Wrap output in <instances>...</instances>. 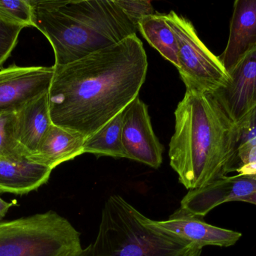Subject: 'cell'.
<instances>
[{
	"instance_id": "9a60e30c",
	"label": "cell",
	"mask_w": 256,
	"mask_h": 256,
	"mask_svg": "<svg viewBox=\"0 0 256 256\" xmlns=\"http://www.w3.org/2000/svg\"><path fill=\"white\" fill-rule=\"evenodd\" d=\"M16 138L28 157L36 151L52 125L48 93L28 102L16 113Z\"/></svg>"
},
{
	"instance_id": "44dd1931",
	"label": "cell",
	"mask_w": 256,
	"mask_h": 256,
	"mask_svg": "<svg viewBox=\"0 0 256 256\" xmlns=\"http://www.w3.org/2000/svg\"><path fill=\"white\" fill-rule=\"evenodd\" d=\"M24 27L6 22L0 18V67L10 57Z\"/></svg>"
},
{
	"instance_id": "ffe728a7",
	"label": "cell",
	"mask_w": 256,
	"mask_h": 256,
	"mask_svg": "<svg viewBox=\"0 0 256 256\" xmlns=\"http://www.w3.org/2000/svg\"><path fill=\"white\" fill-rule=\"evenodd\" d=\"M0 18L24 28L33 27L30 0H0Z\"/></svg>"
},
{
	"instance_id": "5b68a950",
	"label": "cell",
	"mask_w": 256,
	"mask_h": 256,
	"mask_svg": "<svg viewBox=\"0 0 256 256\" xmlns=\"http://www.w3.org/2000/svg\"><path fill=\"white\" fill-rule=\"evenodd\" d=\"M80 234L50 210L0 222V256H79Z\"/></svg>"
},
{
	"instance_id": "3957f363",
	"label": "cell",
	"mask_w": 256,
	"mask_h": 256,
	"mask_svg": "<svg viewBox=\"0 0 256 256\" xmlns=\"http://www.w3.org/2000/svg\"><path fill=\"white\" fill-rule=\"evenodd\" d=\"M33 27L49 40L63 66L136 35L116 0H30Z\"/></svg>"
},
{
	"instance_id": "8992f818",
	"label": "cell",
	"mask_w": 256,
	"mask_h": 256,
	"mask_svg": "<svg viewBox=\"0 0 256 256\" xmlns=\"http://www.w3.org/2000/svg\"><path fill=\"white\" fill-rule=\"evenodd\" d=\"M166 20L176 35L178 48V69L186 90L214 94L224 88L230 75L219 57L200 39L192 23L174 11Z\"/></svg>"
},
{
	"instance_id": "e0dca14e",
	"label": "cell",
	"mask_w": 256,
	"mask_h": 256,
	"mask_svg": "<svg viewBox=\"0 0 256 256\" xmlns=\"http://www.w3.org/2000/svg\"><path fill=\"white\" fill-rule=\"evenodd\" d=\"M122 112L108 122L98 131L86 138L84 153L114 158H126L122 141Z\"/></svg>"
},
{
	"instance_id": "7a4b0ae2",
	"label": "cell",
	"mask_w": 256,
	"mask_h": 256,
	"mask_svg": "<svg viewBox=\"0 0 256 256\" xmlns=\"http://www.w3.org/2000/svg\"><path fill=\"white\" fill-rule=\"evenodd\" d=\"M174 118L168 157L185 188L200 189L236 171L240 127L213 94L186 90Z\"/></svg>"
},
{
	"instance_id": "30bf717a",
	"label": "cell",
	"mask_w": 256,
	"mask_h": 256,
	"mask_svg": "<svg viewBox=\"0 0 256 256\" xmlns=\"http://www.w3.org/2000/svg\"><path fill=\"white\" fill-rule=\"evenodd\" d=\"M256 192V180L226 176L200 189L189 190L180 202V210L197 217H203L224 203L238 201Z\"/></svg>"
},
{
	"instance_id": "ac0fdd59",
	"label": "cell",
	"mask_w": 256,
	"mask_h": 256,
	"mask_svg": "<svg viewBox=\"0 0 256 256\" xmlns=\"http://www.w3.org/2000/svg\"><path fill=\"white\" fill-rule=\"evenodd\" d=\"M239 127L240 136L234 172L240 177L256 180V108Z\"/></svg>"
},
{
	"instance_id": "7402d4cb",
	"label": "cell",
	"mask_w": 256,
	"mask_h": 256,
	"mask_svg": "<svg viewBox=\"0 0 256 256\" xmlns=\"http://www.w3.org/2000/svg\"><path fill=\"white\" fill-rule=\"evenodd\" d=\"M116 1L126 16L136 27L142 18L154 15V9L150 1Z\"/></svg>"
},
{
	"instance_id": "ba28073f",
	"label": "cell",
	"mask_w": 256,
	"mask_h": 256,
	"mask_svg": "<svg viewBox=\"0 0 256 256\" xmlns=\"http://www.w3.org/2000/svg\"><path fill=\"white\" fill-rule=\"evenodd\" d=\"M54 66H12L0 70V114L16 113L49 92Z\"/></svg>"
},
{
	"instance_id": "277c9868",
	"label": "cell",
	"mask_w": 256,
	"mask_h": 256,
	"mask_svg": "<svg viewBox=\"0 0 256 256\" xmlns=\"http://www.w3.org/2000/svg\"><path fill=\"white\" fill-rule=\"evenodd\" d=\"M118 195L102 209L98 232L79 256H201L203 248L158 228Z\"/></svg>"
},
{
	"instance_id": "9c48e42d",
	"label": "cell",
	"mask_w": 256,
	"mask_h": 256,
	"mask_svg": "<svg viewBox=\"0 0 256 256\" xmlns=\"http://www.w3.org/2000/svg\"><path fill=\"white\" fill-rule=\"evenodd\" d=\"M230 81L214 93L228 117L236 124L256 108V47L228 72Z\"/></svg>"
},
{
	"instance_id": "2e32d148",
	"label": "cell",
	"mask_w": 256,
	"mask_h": 256,
	"mask_svg": "<svg viewBox=\"0 0 256 256\" xmlns=\"http://www.w3.org/2000/svg\"><path fill=\"white\" fill-rule=\"evenodd\" d=\"M143 37L166 60L178 67V48L176 35L166 20V15L154 14L142 18L137 25Z\"/></svg>"
},
{
	"instance_id": "6da1fadb",
	"label": "cell",
	"mask_w": 256,
	"mask_h": 256,
	"mask_svg": "<svg viewBox=\"0 0 256 256\" xmlns=\"http://www.w3.org/2000/svg\"><path fill=\"white\" fill-rule=\"evenodd\" d=\"M48 92L52 124L88 138L138 97L147 55L136 35L63 66Z\"/></svg>"
},
{
	"instance_id": "8fae6325",
	"label": "cell",
	"mask_w": 256,
	"mask_h": 256,
	"mask_svg": "<svg viewBox=\"0 0 256 256\" xmlns=\"http://www.w3.org/2000/svg\"><path fill=\"white\" fill-rule=\"evenodd\" d=\"M152 221L158 228L202 248L206 246L228 247L236 244L242 236L238 231L210 225L200 217L184 213L180 209L167 220Z\"/></svg>"
},
{
	"instance_id": "5bb4252c",
	"label": "cell",
	"mask_w": 256,
	"mask_h": 256,
	"mask_svg": "<svg viewBox=\"0 0 256 256\" xmlns=\"http://www.w3.org/2000/svg\"><path fill=\"white\" fill-rule=\"evenodd\" d=\"M52 169L26 156L0 158V192L25 195L46 183Z\"/></svg>"
},
{
	"instance_id": "cb8c5ba5",
	"label": "cell",
	"mask_w": 256,
	"mask_h": 256,
	"mask_svg": "<svg viewBox=\"0 0 256 256\" xmlns=\"http://www.w3.org/2000/svg\"><path fill=\"white\" fill-rule=\"evenodd\" d=\"M238 201L242 202L250 203V204H255L256 205V192L250 195L249 196L245 197V198H240Z\"/></svg>"
},
{
	"instance_id": "52a82bcc",
	"label": "cell",
	"mask_w": 256,
	"mask_h": 256,
	"mask_svg": "<svg viewBox=\"0 0 256 256\" xmlns=\"http://www.w3.org/2000/svg\"><path fill=\"white\" fill-rule=\"evenodd\" d=\"M122 141L126 158L160 167L164 148L154 132L147 105L136 98L122 111Z\"/></svg>"
},
{
	"instance_id": "d6986e66",
	"label": "cell",
	"mask_w": 256,
	"mask_h": 256,
	"mask_svg": "<svg viewBox=\"0 0 256 256\" xmlns=\"http://www.w3.org/2000/svg\"><path fill=\"white\" fill-rule=\"evenodd\" d=\"M16 113L0 114V158L26 156L16 138Z\"/></svg>"
},
{
	"instance_id": "7c38bea8",
	"label": "cell",
	"mask_w": 256,
	"mask_h": 256,
	"mask_svg": "<svg viewBox=\"0 0 256 256\" xmlns=\"http://www.w3.org/2000/svg\"><path fill=\"white\" fill-rule=\"evenodd\" d=\"M226 47L219 56L227 72L256 47V0H236Z\"/></svg>"
},
{
	"instance_id": "603a6c76",
	"label": "cell",
	"mask_w": 256,
	"mask_h": 256,
	"mask_svg": "<svg viewBox=\"0 0 256 256\" xmlns=\"http://www.w3.org/2000/svg\"><path fill=\"white\" fill-rule=\"evenodd\" d=\"M15 204H16V203L8 202V201H4V200L2 199V198H0V222L2 220L3 218L6 216L9 209L13 207Z\"/></svg>"
},
{
	"instance_id": "4fadbf2b",
	"label": "cell",
	"mask_w": 256,
	"mask_h": 256,
	"mask_svg": "<svg viewBox=\"0 0 256 256\" xmlns=\"http://www.w3.org/2000/svg\"><path fill=\"white\" fill-rule=\"evenodd\" d=\"M86 138L80 132L52 123L36 151L27 158L54 170L60 164L84 154Z\"/></svg>"
}]
</instances>
